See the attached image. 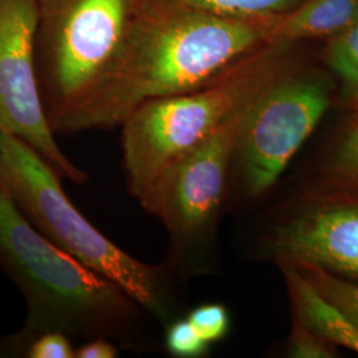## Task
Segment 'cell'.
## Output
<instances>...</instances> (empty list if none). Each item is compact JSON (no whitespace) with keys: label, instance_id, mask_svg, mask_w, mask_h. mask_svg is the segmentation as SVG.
<instances>
[{"label":"cell","instance_id":"obj_17","mask_svg":"<svg viewBox=\"0 0 358 358\" xmlns=\"http://www.w3.org/2000/svg\"><path fill=\"white\" fill-rule=\"evenodd\" d=\"M187 319L208 344L222 340L230 325L229 312L220 304H205L195 308Z\"/></svg>","mask_w":358,"mask_h":358},{"label":"cell","instance_id":"obj_15","mask_svg":"<svg viewBox=\"0 0 358 358\" xmlns=\"http://www.w3.org/2000/svg\"><path fill=\"white\" fill-rule=\"evenodd\" d=\"M208 343L195 329L189 319L173 322L166 333L167 350L176 357L192 358L203 356Z\"/></svg>","mask_w":358,"mask_h":358},{"label":"cell","instance_id":"obj_1","mask_svg":"<svg viewBox=\"0 0 358 358\" xmlns=\"http://www.w3.org/2000/svg\"><path fill=\"white\" fill-rule=\"evenodd\" d=\"M267 20L217 16L177 0H138L113 60L55 134L121 125L154 99L196 90L267 43Z\"/></svg>","mask_w":358,"mask_h":358},{"label":"cell","instance_id":"obj_6","mask_svg":"<svg viewBox=\"0 0 358 358\" xmlns=\"http://www.w3.org/2000/svg\"><path fill=\"white\" fill-rule=\"evenodd\" d=\"M329 103V88L320 76L291 66L245 106L235 155L250 194L260 195L275 185Z\"/></svg>","mask_w":358,"mask_h":358},{"label":"cell","instance_id":"obj_18","mask_svg":"<svg viewBox=\"0 0 358 358\" xmlns=\"http://www.w3.org/2000/svg\"><path fill=\"white\" fill-rule=\"evenodd\" d=\"M29 358H75L72 340L60 332H44L32 337L24 345Z\"/></svg>","mask_w":358,"mask_h":358},{"label":"cell","instance_id":"obj_16","mask_svg":"<svg viewBox=\"0 0 358 358\" xmlns=\"http://www.w3.org/2000/svg\"><path fill=\"white\" fill-rule=\"evenodd\" d=\"M288 352L291 357L296 358H331L336 356L332 343L313 332L297 316H294Z\"/></svg>","mask_w":358,"mask_h":358},{"label":"cell","instance_id":"obj_14","mask_svg":"<svg viewBox=\"0 0 358 358\" xmlns=\"http://www.w3.org/2000/svg\"><path fill=\"white\" fill-rule=\"evenodd\" d=\"M287 263V262H285ZM299 269L321 294L341 308L358 327V284L346 280L328 271L306 264L291 263Z\"/></svg>","mask_w":358,"mask_h":358},{"label":"cell","instance_id":"obj_12","mask_svg":"<svg viewBox=\"0 0 358 358\" xmlns=\"http://www.w3.org/2000/svg\"><path fill=\"white\" fill-rule=\"evenodd\" d=\"M324 60L340 81L341 97L358 105V20L328 38Z\"/></svg>","mask_w":358,"mask_h":358},{"label":"cell","instance_id":"obj_19","mask_svg":"<svg viewBox=\"0 0 358 358\" xmlns=\"http://www.w3.org/2000/svg\"><path fill=\"white\" fill-rule=\"evenodd\" d=\"M332 165L337 177L358 183V121L348 130L337 146Z\"/></svg>","mask_w":358,"mask_h":358},{"label":"cell","instance_id":"obj_5","mask_svg":"<svg viewBox=\"0 0 358 358\" xmlns=\"http://www.w3.org/2000/svg\"><path fill=\"white\" fill-rule=\"evenodd\" d=\"M137 1L38 0L36 75L51 127L85 97L110 64Z\"/></svg>","mask_w":358,"mask_h":358},{"label":"cell","instance_id":"obj_13","mask_svg":"<svg viewBox=\"0 0 358 358\" xmlns=\"http://www.w3.org/2000/svg\"><path fill=\"white\" fill-rule=\"evenodd\" d=\"M189 7L217 16L267 20L289 13L303 0H177Z\"/></svg>","mask_w":358,"mask_h":358},{"label":"cell","instance_id":"obj_11","mask_svg":"<svg viewBox=\"0 0 358 358\" xmlns=\"http://www.w3.org/2000/svg\"><path fill=\"white\" fill-rule=\"evenodd\" d=\"M284 275L296 316L333 345L345 346L358 353V327L355 321L321 294L294 264L285 263Z\"/></svg>","mask_w":358,"mask_h":358},{"label":"cell","instance_id":"obj_4","mask_svg":"<svg viewBox=\"0 0 358 358\" xmlns=\"http://www.w3.org/2000/svg\"><path fill=\"white\" fill-rule=\"evenodd\" d=\"M62 178L26 142L0 131V185L28 222L65 254L117 284L143 310L166 320L169 297L161 271L97 230L69 201Z\"/></svg>","mask_w":358,"mask_h":358},{"label":"cell","instance_id":"obj_2","mask_svg":"<svg viewBox=\"0 0 358 358\" xmlns=\"http://www.w3.org/2000/svg\"><path fill=\"white\" fill-rule=\"evenodd\" d=\"M0 268L26 300V324L16 348L44 332L84 343L115 337L140 307L117 284L44 238L1 185Z\"/></svg>","mask_w":358,"mask_h":358},{"label":"cell","instance_id":"obj_10","mask_svg":"<svg viewBox=\"0 0 358 358\" xmlns=\"http://www.w3.org/2000/svg\"><path fill=\"white\" fill-rule=\"evenodd\" d=\"M357 20L358 0H303L289 13L269 19L267 43L329 38Z\"/></svg>","mask_w":358,"mask_h":358},{"label":"cell","instance_id":"obj_7","mask_svg":"<svg viewBox=\"0 0 358 358\" xmlns=\"http://www.w3.org/2000/svg\"><path fill=\"white\" fill-rule=\"evenodd\" d=\"M38 0H0V131L36 150L63 178L77 185L88 174L55 141L44 110L35 60Z\"/></svg>","mask_w":358,"mask_h":358},{"label":"cell","instance_id":"obj_20","mask_svg":"<svg viewBox=\"0 0 358 358\" xmlns=\"http://www.w3.org/2000/svg\"><path fill=\"white\" fill-rule=\"evenodd\" d=\"M118 350L108 338L97 337L76 348L75 358H115Z\"/></svg>","mask_w":358,"mask_h":358},{"label":"cell","instance_id":"obj_8","mask_svg":"<svg viewBox=\"0 0 358 358\" xmlns=\"http://www.w3.org/2000/svg\"><path fill=\"white\" fill-rule=\"evenodd\" d=\"M245 106L167 166L138 199L173 238H196L217 217Z\"/></svg>","mask_w":358,"mask_h":358},{"label":"cell","instance_id":"obj_9","mask_svg":"<svg viewBox=\"0 0 358 358\" xmlns=\"http://www.w3.org/2000/svg\"><path fill=\"white\" fill-rule=\"evenodd\" d=\"M287 263H306L358 284V203L316 207L289 219L273 235Z\"/></svg>","mask_w":358,"mask_h":358},{"label":"cell","instance_id":"obj_3","mask_svg":"<svg viewBox=\"0 0 358 358\" xmlns=\"http://www.w3.org/2000/svg\"><path fill=\"white\" fill-rule=\"evenodd\" d=\"M292 47L264 43L205 85L154 99L134 109L121 124L130 194L140 199L167 166L289 69Z\"/></svg>","mask_w":358,"mask_h":358}]
</instances>
